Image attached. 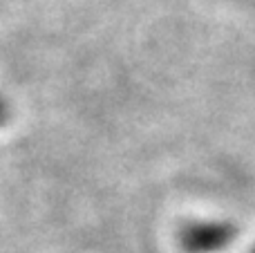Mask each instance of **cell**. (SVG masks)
I'll use <instances>...</instances> for the list:
<instances>
[{
	"label": "cell",
	"mask_w": 255,
	"mask_h": 253,
	"mask_svg": "<svg viewBox=\"0 0 255 253\" xmlns=\"http://www.w3.org/2000/svg\"><path fill=\"white\" fill-rule=\"evenodd\" d=\"M235 229L226 222H195L184 229L181 245L190 253H220L233 242Z\"/></svg>",
	"instance_id": "1"
},
{
	"label": "cell",
	"mask_w": 255,
	"mask_h": 253,
	"mask_svg": "<svg viewBox=\"0 0 255 253\" xmlns=\"http://www.w3.org/2000/svg\"><path fill=\"white\" fill-rule=\"evenodd\" d=\"M7 117H9V108H7V103L2 101V97H0V126L7 121Z\"/></svg>",
	"instance_id": "2"
},
{
	"label": "cell",
	"mask_w": 255,
	"mask_h": 253,
	"mask_svg": "<svg viewBox=\"0 0 255 253\" xmlns=\"http://www.w3.org/2000/svg\"><path fill=\"white\" fill-rule=\"evenodd\" d=\"M251 253H255V249H253V251H251Z\"/></svg>",
	"instance_id": "3"
}]
</instances>
